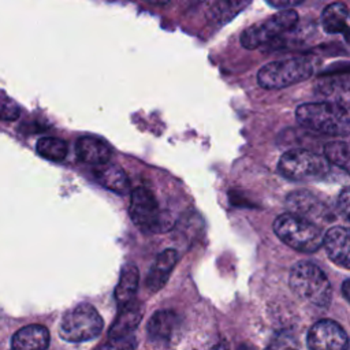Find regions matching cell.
<instances>
[{
	"label": "cell",
	"mask_w": 350,
	"mask_h": 350,
	"mask_svg": "<svg viewBox=\"0 0 350 350\" xmlns=\"http://www.w3.org/2000/svg\"><path fill=\"white\" fill-rule=\"evenodd\" d=\"M298 123L309 130L345 137L350 134V115L346 109L331 103H306L297 108Z\"/></svg>",
	"instance_id": "obj_1"
},
{
	"label": "cell",
	"mask_w": 350,
	"mask_h": 350,
	"mask_svg": "<svg viewBox=\"0 0 350 350\" xmlns=\"http://www.w3.org/2000/svg\"><path fill=\"white\" fill-rule=\"evenodd\" d=\"M288 283L299 298L317 308H327L331 302V283L325 273L313 262L299 261L294 264L290 271Z\"/></svg>",
	"instance_id": "obj_2"
},
{
	"label": "cell",
	"mask_w": 350,
	"mask_h": 350,
	"mask_svg": "<svg viewBox=\"0 0 350 350\" xmlns=\"http://www.w3.org/2000/svg\"><path fill=\"white\" fill-rule=\"evenodd\" d=\"M273 231L282 242L298 252L313 253L323 245L321 231L313 221L288 212L275 219Z\"/></svg>",
	"instance_id": "obj_3"
},
{
	"label": "cell",
	"mask_w": 350,
	"mask_h": 350,
	"mask_svg": "<svg viewBox=\"0 0 350 350\" xmlns=\"http://www.w3.org/2000/svg\"><path fill=\"white\" fill-rule=\"evenodd\" d=\"M314 71L310 57H293L267 63L257 72L258 83L265 89H280L308 79Z\"/></svg>",
	"instance_id": "obj_4"
},
{
	"label": "cell",
	"mask_w": 350,
	"mask_h": 350,
	"mask_svg": "<svg viewBox=\"0 0 350 350\" xmlns=\"http://www.w3.org/2000/svg\"><path fill=\"white\" fill-rule=\"evenodd\" d=\"M278 171L290 180H317L328 174L329 163L310 150L291 149L279 159Z\"/></svg>",
	"instance_id": "obj_5"
},
{
	"label": "cell",
	"mask_w": 350,
	"mask_h": 350,
	"mask_svg": "<svg viewBox=\"0 0 350 350\" xmlns=\"http://www.w3.org/2000/svg\"><path fill=\"white\" fill-rule=\"evenodd\" d=\"M130 217L141 230L163 232L172 227L174 220L168 213L160 211L156 197L145 187H135L130 198Z\"/></svg>",
	"instance_id": "obj_6"
},
{
	"label": "cell",
	"mask_w": 350,
	"mask_h": 350,
	"mask_svg": "<svg viewBox=\"0 0 350 350\" xmlns=\"http://www.w3.org/2000/svg\"><path fill=\"white\" fill-rule=\"evenodd\" d=\"M103 329V319L89 304H81L68 310L60 323V336L68 342L94 339Z\"/></svg>",
	"instance_id": "obj_7"
},
{
	"label": "cell",
	"mask_w": 350,
	"mask_h": 350,
	"mask_svg": "<svg viewBox=\"0 0 350 350\" xmlns=\"http://www.w3.org/2000/svg\"><path fill=\"white\" fill-rule=\"evenodd\" d=\"M298 22V14L294 10H283L262 23L252 25L241 34V44L247 49H256L257 46L272 41L273 38L279 37L280 34L290 31L295 27Z\"/></svg>",
	"instance_id": "obj_8"
},
{
	"label": "cell",
	"mask_w": 350,
	"mask_h": 350,
	"mask_svg": "<svg viewBox=\"0 0 350 350\" xmlns=\"http://www.w3.org/2000/svg\"><path fill=\"white\" fill-rule=\"evenodd\" d=\"M309 350H347L349 338L345 329L334 320H320L308 332Z\"/></svg>",
	"instance_id": "obj_9"
},
{
	"label": "cell",
	"mask_w": 350,
	"mask_h": 350,
	"mask_svg": "<svg viewBox=\"0 0 350 350\" xmlns=\"http://www.w3.org/2000/svg\"><path fill=\"white\" fill-rule=\"evenodd\" d=\"M286 205L288 213L304 217L309 221L310 219H325L327 221L332 220V213L328 212L327 206L310 191L308 190H295L290 193L286 198Z\"/></svg>",
	"instance_id": "obj_10"
},
{
	"label": "cell",
	"mask_w": 350,
	"mask_h": 350,
	"mask_svg": "<svg viewBox=\"0 0 350 350\" xmlns=\"http://www.w3.org/2000/svg\"><path fill=\"white\" fill-rule=\"evenodd\" d=\"M323 246L328 258L346 269H350V230L346 227H331L323 237Z\"/></svg>",
	"instance_id": "obj_11"
},
{
	"label": "cell",
	"mask_w": 350,
	"mask_h": 350,
	"mask_svg": "<svg viewBox=\"0 0 350 350\" xmlns=\"http://www.w3.org/2000/svg\"><path fill=\"white\" fill-rule=\"evenodd\" d=\"M178 252L175 249L163 250L152 264L146 276V287L152 293L159 291L168 280L174 267L178 262Z\"/></svg>",
	"instance_id": "obj_12"
},
{
	"label": "cell",
	"mask_w": 350,
	"mask_h": 350,
	"mask_svg": "<svg viewBox=\"0 0 350 350\" xmlns=\"http://www.w3.org/2000/svg\"><path fill=\"white\" fill-rule=\"evenodd\" d=\"M142 305L135 299L122 308H119V313L113 320V324L109 328V339L126 338L133 334V331L138 327L142 319Z\"/></svg>",
	"instance_id": "obj_13"
},
{
	"label": "cell",
	"mask_w": 350,
	"mask_h": 350,
	"mask_svg": "<svg viewBox=\"0 0 350 350\" xmlns=\"http://www.w3.org/2000/svg\"><path fill=\"white\" fill-rule=\"evenodd\" d=\"M75 152L81 161L92 165L107 164L111 159V149L103 141L92 135H85L78 138L75 144Z\"/></svg>",
	"instance_id": "obj_14"
},
{
	"label": "cell",
	"mask_w": 350,
	"mask_h": 350,
	"mask_svg": "<svg viewBox=\"0 0 350 350\" xmlns=\"http://www.w3.org/2000/svg\"><path fill=\"white\" fill-rule=\"evenodd\" d=\"M12 350H45L49 345V332L40 324L18 329L11 340Z\"/></svg>",
	"instance_id": "obj_15"
},
{
	"label": "cell",
	"mask_w": 350,
	"mask_h": 350,
	"mask_svg": "<svg viewBox=\"0 0 350 350\" xmlns=\"http://www.w3.org/2000/svg\"><path fill=\"white\" fill-rule=\"evenodd\" d=\"M349 8L343 3L328 4L321 14V26L328 34H343L350 42V27L347 26Z\"/></svg>",
	"instance_id": "obj_16"
},
{
	"label": "cell",
	"mask_w": 350,
	"mask_h": 350,
	"mask_svg": "<svg viewBox=\"0 0 350 350\" xmlns=\"http://www.w3.org/2000/svg\"><path fill=\"white\" fill-rule=\"evenodd\" d=\"M96 180L105 189H109L118 194H126L130 189V180L122 167L116 164H103L93 170Z\"/></svg>",
	"instance_id": "obj_17"
},
{
	"label": "cell",
	"mask_w": 350,
	"mask_h": 350,
	"mask_svg": "<svg viewBox=\"0 0 350 350\" xmlns=\"http://www.w3.org/2000/svg\"><path fill=\"white\" fill-rule=\"evenodd\" d=\"M317 93L325 103L335 104L343 109L350 108V81L343 78L324 79L317 85Z\"/></svg>",
	"instance_id": "obj_18"
},
{
	"label": "cell",
	"mask_w": 350,
	"mask_h": 350,
	"mask_svg": "<svg viewBox=\"0 0 350 350\" xmlns=\"http://www.w3.org/2000/svg\"><path fill=\"white\" fill-rule=\"evenodd\" d=\"M179 324L178 316L171 310L156 312L148 323L149 338L156 342H170Z\"/></svg>",
	"instance_id": "obj_19"
},
{
	"label": "cell",
	"mask_w": 350,
	"mask_h": 350,
	"mask_svg": "<svg viewBox=\"0 0 350 350\" xmlns=\"http://www.w3.org/2000/svg\"><path fill=\"white\" fill-rule=\"evenodd\" d=\"M138 282H139V273L137 267L133 264L124 265L120 272L119 282L115 287V299L119 308L134 301L135 293L138 290Z\"/></svg>",
	"instance_id": "obj_20"
},
{
	"label": "cell",
	"mask_w": 350,
	"mask_h": 350,
	"mask_svg": "<svg viewBox=\"0 0 350 350\" xmlns=\"http://www.w3.org/2000/svg\"><path fill=\"white\" fill-rule=\"evenodd\" d=\"M324 157L350 175V142L332 141L325 144Z\"/></svg>",
	"instance_id": "obj_21"
},
{
	"label": "cell",
	"mask_w": 350,
	"mask_h": 350,
	"mask_svg": "<svg viewBox=\"0 0 350 350\" xmlns=\"http://www.w3.org/2000/svg\"><path fill=\"white\" fill-rule=\"evenodd\" d=\"M37 153L51 161H62L67 156V145L63 139L55 137L40 138L36 145Z\"/></svg>",
	"instance_id": "obj_22"
},
{
	"label": "cell",
	"mask_w": 350,
	"mask_h": 350,
	"mask_svg": "<svg viewBox=\"0 0 350 350\" xmlns=\"http://www.w3.org/2000/svg\"><path fill=\"white\" fill-rule=\"evenodd\" d=\"M267 350H301V347L291 334H279L272 339Z\"/></svg>",
	"instance_id": "obj_23"
},
{
	"label": "cell",
	"mask_w": 350,
	"mask_h": 350,
	"mask_svg": "<svg viewBox=\"0 0 350 350\" xmlns=\"http://www.w3.org/2000/svg\"><path fill=\"white\" fill-rule=\"evenodd\" d=\"M21 115L19 105L5 97H0V120H16Z\"/></svg>",
	"instance_id": "obj_24"
},
{
	"label": "cell",
	"mask_w": 350,
	"mask_h": 350,
	"mask_svg": "<svg viewBox=\"0 0 350 350\" xmlns=\"http://www.w3.org/2000/svg\"><path fill=\"white\" fill-rule=\"evenodd\" d=\"M135 339L133 335L119 339H109V342L100 346L97 350H134Z\"/></svg>",
	"instance_id": "obj_25"
},
{
	"label": "cell",
	"mask_w": 350,
	"mask_h": 350,
	"mask_svg": "<svg viewBox=\"0 0 350 350\" xmlns=\"http://www.w3.org/2000/svg\"><path fill=\"white\" fill-rule=\"evenodd\" d=\"M338 213L350 224V189L343 190L336 200Z\"/></svg>",
	"instance_id": "obj_26"
},
{
	"label": "cell",
	"mask_w": 350,
	"mask_h": 350,
	"mask_svg": "<svg viewBox=\"0 0 350 350\" xmlns=\"http://www.w3.org/2000/svg\"><path fill=\"white\" fill-rule=\"evenodd\" d=\"M269 3V5H272V7H275V8H278V10H291L293 7H295V5H299L302 1H299V0H295V1H293V0H287V1H268Z\"/></svg>",
	"instance_id": "obj_27"
},
{
	"label": "cell",
	"mask_w": 350,
	"mask_h": 350,
	"mask_svg": "<svg viewBox=\"0 0 350 350\" xmlns=\"http://www.w3.org/2000/svg\"><path fill=\"white\" fill-rule=\"evenodd\" d=\"M342 293L345 295V298L350 302V279H346L342 284Z\"/></svg>",
	"instance_id": "obj_28"
},
{
	"label": "cell",
	"mask_w": 350,
	"mask_h": 350,
	"mask_svg": "<svg viewBox=\"0 0 350 350\" xmlns=\"http://www.w3.org/2000/svg\"><path fill=\"white\" fill-rule=\"evenodd\" d=\"M208 350H230L228 349V345H227V342H224V340H220V342H216V343H213Z\"/></svg>",
	"instance_id": "obj_29"
}]
</instances>
